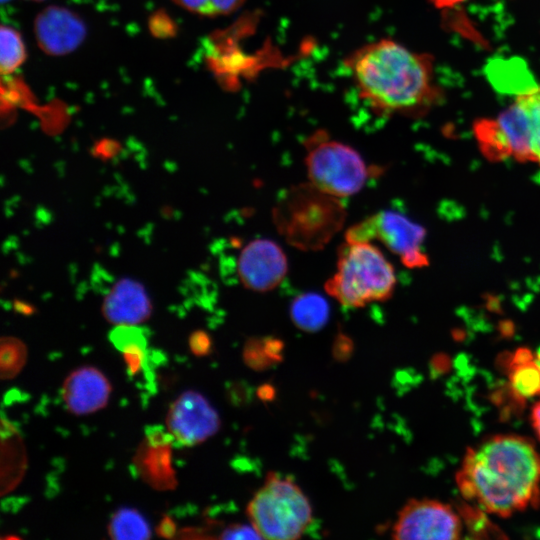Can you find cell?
Instances as JSON below:
<instances>
[{
  "mask_svg": "<svg viewBox=\"0 0 540 540\" xmlns=\"http://www.w3.org/2000/svg\"><path fill=\"white\" fill-rule=\"evenodd\" d=\"M152 311L150 299L142 284L128 278L116 282L104 297L102 312L114 325H137L146 321Z\"/></svg>",
  "mask_w": 540,
  "mask_h": 540,
  "instance_id": "5bb4252c",
  "label": "cell"
},
{
  "mask_svg": "<svg viewBox=\"0 0 540 540\" xmlns=\"http://www.w3.org/2000/svg\"><path fill=\"white\" fill-rule=\"evenodd\" d=\"M32 1H44V0H32Z\"/></svg>",
  "mask_w": 540,
  "mask_h": 540,
  "instance_id": "d6a6232c",
  "label": "cell"
},
{
  "mask_svg": "<svg viewBox=\"0 0 540 540\" xmlns=\"http://www.w3.org/2000/svg\"><path fill=\"white\" fill-rule=\"evenodd\" d=\"M431 1L435 5V7L439 9H443V8H452L467 0H431Z\"/></svg>",
  "mask_w": 540,
  "mask_h": 540,
  "instance_id": "f546056e",
  "label": "cell"
},
{
  "mask_svg": "<svg viewBox=\"0 0 540 540\" xmlns=\"http://www.w3.org/2000/svg\"><path fill=\"white\" fill-rule=\"evenodd\" d=\"M290 316L299 329L316 332L328 321L329 305L326 299L317 293L300 294L291 303Z\"/></svg>",
  "mask_w": 540,
  "mask_h": 540,
  "instance_id": "2e32d148",
  "label": "cell"
},
{
  "mask_svg": "<svg viewBox=\"0 0 540 540\" xmlns=\"http://www.w3.org/2000/svg\"><path fill=\"white\" fill-rule=\"evenodd\" d=\"M157 533L165 538H172L176 533L174 522L169 517H164L157 529Z\"/></svg>",
  "mask_w": 540,
  "mask_h": 540,
  "instance_id": "4316f807",
  "label": "cell"
},
{
  "mask_svg": "<svg viewBox=\"0 0 540 540\" xmlns=\"http://www.w3.org/2000/svg\"><path fill=\"white\" fill-rule=\"evenodd\" d=\"M108 534L114 540H144L151 538V529L136 509L120 508L110 519Z\"/></svg>",
  "mask_w": 540,
  "mask_h": 540,
  "instance_id": "e0dca14e",
  "label": "cell"
},
{
  "mask_svg": "<svg viewBox=\"0 0 540 540\" xmlns=\"http://www.w3.org/2000/svg\"><path fill=\"white\" fill-rule=\"evenodd\" d=\"M304 146L307 174L316 188L337 198L354 195L362 189L369 170L353 147L332 139L321 129L309 135Z\"/></svg>",
  "mask_w": 540,
  "mask_h": 540,
  "instance_id": "8992f818",
  "label": "cell"
},
{
  "mask_svg": "<svg viewBox=\"0 0 540 540\" xmlns=\"http://www.w3.org/2000/svg\"><path fill=\"white\" fill-rule=\"evenodd\" d=\"M27 348L15 337H2L0 341V377L2 380L15 378L25 366Z\"/></svg>",
  "mask_w": 540,
  "mask_h": 540,
  "instance_id": "d6986e66",
  "label": "cell"
},
{
  "mask_svg": "<svg viewBox=\"0 0 540 540\" xmlns=\"http://www.w3.org/2000/svg\"><path fill=\"white\" fill-rule=\"evenodd\" d=\"M249 521L262 538L294 540L310 526L309 499L289 477L269 472L246 509Z\"/></svg>",
  "mask_w": 540,
  "mask_h": 540,
  "instance_id": "277c9868",
  "label": "cell"
},
{
  "mask_svg": "<svg viewBox=\"0 0 540 540\" xmlns=\"http://www.w3.org/2000/svg\"><path fill=\"white\" fill-rule=\"evenodd\" d=\"M530 418L532 427L540 440V400L532 407Z\"/></svg>",
  "mask_w": 540,
  "mask_h": 540,
  "instance_id": "f1b7e54d",
  "label": "cell"
},
{
  "mask_svg": "<svg viewBox=\"0 0 540 540\" xmlns=\"http://www.w3.org/2000/svg\"><path fill=\"white\" fill-rule=\"evenodd\" d=\"M166 429L175 442L192 447L215 435L221 425L217 411L199 392L187 390L170 405Z\"/></svg>",
  "mask_w": 540,
  "mask_h": 540,
  "instance_id": "9c48e42d",
  "label": "cell"
},
{
  "mask_svg": "<svg viewBox=\"0 0 540 540\" xmlns=\"http://www.w3.org/2000/svg\"><path fill=\"white\" fill-rule=\"evenodd\" d=\"M282 350L283 345L279 339L250 340L245 346L244 359L247 365L255 369H263L279 362Z\"/></svg>",
  "mask_w": 540,
  "mask_h": 540,
  "instance_id": "ffe728a7",
  "label": "cell"
},
{
  "mask_svg": "<svg viewBox=\"0 0 540 540\" xmlns=\"http://www.w3.org/2000/svg\"><path fill=\"white\" fill-rule=\"evenodd\" d=\"M359 98L378 116L417 117L442 100L434 59L403 44L381 38L344 58Z\"/></svg>",
  "mask_w": 540,
  "mask_h": 540,
  "instance_id": "6da1fadb",
  "label": "cell"
},
{
  "mask_svg": "<svg viewBox=\"0 0 540 540\" xmlns=\"http://www.w3.org/2000/svg\"><path fill=\"white\" fill-rule=\"evenodd\" d=\"M33 30L39 48L51 56L75 51L87 35V27L81 17L57 5L47 6L37 14Z\"/></svg>",
  "mask_w": 540,
  "mask_h": 540,
  "instance_id": "8fae6325",
  "label": "cell"
},
{
  "mask_svg": "<svg viewBox=\"0 0 540 540\" xmlns=\"http://www.w3.org/2000/svg\"><path fill=\"white\" fill-rule=\"evenodd\" d=\"M191 13L205 17L227 16L240 9L247 0H172Z\"/></svg>",
  "mask_w": 540,
  "mask_h": 540,
  "instance_id": "44dd1931",
  "label": "cell"
},
{
  "mask_svg": "<svg viewBox=\"0 0 540 540\" xmlns=\"http://www.w3.org/2000/svg\"><path fill=\"white\" fill-rule=\"evenodd\" d=\"M237 270L244 287L254 292H268L286 277L288 261L276 242L255 239L241 250Z\"/></svg>",
  "mask_w": 540,
  "mask_h": 540,
  "instance_id": "30bf717a",
  "label": "cell"
},
{
  "mask_svg": "<svg viewBox=\"0 0 540 540\" xmlns=\"http://www.w3.org/2000/svg\"><path fill=\"white\" fill-rule=\"evenodd\" d=\"M510 388L520 399L540 396V365L535 353L528 348H519L508 362Z\"/></svg>",
  "mask_w": 540,
  "mask_h": 540,
  "instance_id": "9a60e30c",
  "label": "cell"
},
{
  "mask_svg": "<svg viewBox=\"0 0 540 540\" xmlns=\"http://www.w3.org/2000/svg\"><path fill=\"white\" fill-rule=\"evenodd\" d=\"M189 347L195 356H207L212 350V341L204 331H195L189 337Z\"/></svg>",
  "mask_w": 540,
  "mask_h": 540,
  "instance_id": "d4e9b609",
  "label": "cell"
},
{
  "mask_svg": "<svg viewBox=\"0 0 540 540\" xmlns=\"http://www.w3.org/2000/svg\"><path fill=\"white\" fill-rule=\"evenodd\" d=\"M396 283L393 265L377 246L370 241H345L325 290L343 306L361 308L390 299Z\"/></svg>",
  "mask_w": 540,
  "mask_h": 540,
  "instance_id": "3957f363",
  "label": "cell"
},
{
  "mask_svg": "<svg viewBox=\"0 0 540 540\" xmlns=\"http://www.w3.org/2000/svg\"><path fill=\"white\" fill-rule=\"evenodd\" d=\"M111 389L109 380L99 369L82 366L65 378L61 396L71 413L87 415L107 405Z\"/></svg>",
  "mask_w": 540,
  "mask_h": 540,
  "instance_id": "4fadbf2b",
  "label": "cell"
},
{
  "mask_svg": "<svg viewBox=\"0 0 540 540\" xmlns=\"http://www.w3.org/2000/svg\"><path fill=\"white\" fill-rule=\"evenodd\" d=\"M271 388H272V387H270V386L262 387V388L259 390V396H260L262 399H264V400L272 399L273 393L270 392V391H272Z\"/></svg>",
  "mask_w": 540,
  "mask_h": 540,
  "instance_id": "4dcf8cb0",
  "label": "cell"
},
{
  "mask_svg": "<svg viewBox=\"0 0 540 540\" xmlns=\"http://www.w3.org/2000/svg\"><path fill=\"white\" fill-rule=\"evenodd\" d=\"M535 357L538 364L540 365V348L535 352Z\"/></svg>",
  "mask_w": 540,
  "mask_h": 540,
  "instance_id": "1f68e13d",
  "label": "cell"
},
{
  "mask_svg": "<svg viewBox=\"0 0 540 540\" xmlns=\"http://www.w3.org/2000/svg\"><path fill=\"white\" fill-rule=\"evenodd\" d=\"M425 228L394 211H381L347 230L346 241H381L408 268H423L429 258L422 249Z\"/></svg>",
  "mask_w": 540,
  "mask_h": 540,
  "instance_id": "52a82bcc",
  "label": "cell"
},
{
  "mask_svg": "<svg viewBox=\"0 0 540 540\" xmlns=\"http://www.w3.org/2000/svg\"><path fill=\"white\" fill-rule=\"evenodd\" d=\"M117 147V144L113 141H103L97 146V152L100 156L111 157L116 153Z\"/></svg>",
  "mask_w": 540,
  "mask_h": 540,
  "instance_id": "83f0119b",
  "label": "cell"
},
{
  "mask_svg": "<svg viewBox=\"0 0 540 540\" xmlns=\"http://www.w3.org/2000/svg\"><path fill=\"white\" fill-rule=\"evenodd\" d=\"M172 435L162 427L152 426L145 430L133 458L137 475L158 491L173 490L177 485L172 467Z\"/></svg>",
  "mask_w": 540,
  "mask_h": 540,
  "instance_id": "7c38bea8",
  "label": "cell"
},
{
  "mask_svg": "<svg viewBox=\"0 0 540 540\" xmlns=\"http://www.w3.org/2000/svg\"><path fill=\"white\" fill-rule=\"evenodd\" d=\"M463 508L459 509V513L470 532L478 534V537H487L489 533H492L494 536L496 535L497 528L489 522L486 516L481 514L484 510L479 507L476 510L471 505H466Z\"/></svg>",
  "mask_w": 540,
  "mask_h": 540,
  "instance_id": "603a6c76",
  "label": "cell"
},
{
  "mask_svg": "<svg viewBox=\"0 0 540 540\" xmlns=\"http://www.w3.org/2000/svg\"><path fill=\"white\" fill-rule=\"evenodd\" d=\"M3 3L6 2L7 0H1Z\"/></svg>",
  "mask_w": 540,
  "mask_h": 540,
  "instance_id": "836d02e7",
  "label": "cell"
},
{
  "mask_svg": "<svg viewBox=\"0 0 540 540\" xmlns=\"http://www.w3.org/2000/svg\"><path fill=\"white\" fill-rule=\"evenodd\" d=\"M456 484L465 500L509 517L540 503V454L525 437H489L467 449Z\"/></svg>",
  "mask_w": 540,
  "mask_h": 540,
  "instance_id": "7a4b0ae2",
  "label": "cell"
},
{
  "mask_svg": "<svg viewBox=\"0 0 540 540\" xmlns=\"http://www.w3.org/2000/svg\"><path fill=\"white\" fill-rule=\"evenodd\" d=\"M220 539H261L260 534L251 525L231 524L225 527L221 532Z\"/></svg>",
  "mask_w": 540,
  "mask_h": 540,
  "instance_id": "cb8c5ba5",
  "label": "cell"
},
{
  "mask_svg": "<svg viewBox=\"0 0 540 540\" xmlns=\"http://www.w3.org/2000/svg\"><path fill=\"white\" fill-rule=\"evenodd\" d=\"M463 520L448 504L433 499H411L392 527L395 539H459Z\"/></svg>",
  "mask_w": 540,
  "mask_h": 540,
  "instance_id": "ba28073f",
  "label": "cell"
},
{
  "mask_svg": "<svg viewBox=\"0 0 540 540\" xmlns=\"http://www.w3.org/2000/svg\"><path fill=\"white\" fill-rule=\"evenodd\" d=\"M153 16L161 23L160 25L159 23L150 21V29L155 36H159V37L168 36L172 32H174L173 25L164 26V24L171 22V20L168 18L167 15H165L164 13H157Z\"/></svg>",
  "mask_w": 540,
  "mask_h": 540,
  "instance_id": "484cf974",
  "label": "cell"
},
{
  "mask_svg": "<svg viewBox=\"0 0 540 540\" xmlns=\"http://www.w3.org/2000/svg\"><path fill=\"white\" fill-rule=\"evenodd\" d=\"M26 60V48L20 33L13 27L0 28V71L2 75L15 72Z\"/></svg>",
  "mask_w": 540,
  "mask_h": 540,
  "instance_id": "ac0fdd59",
  "label": "cell"
},
{
  "mask_svg": "<svg viewBox=\"0 0 540 540\" xmlns=\"http://www.w3.org/2000/svg\"><path fill=\"white\" fill-rule=\"evenodd\" d=\"M279 206L278 221L293 244L319 248L343 222L344 210L337 197L326 194L313 184L296 187Z\"/></svg>",
  "mask_w": 540,
  "mask_h": 540,
  "instance_id": "5b68a950",
  "label": "cell"
},
{
  "mask_svg": "<svg viewBox=\"0 0 540 540\" xmlns=\"http://www.w3.org/2000/svg\"><path fill=\"white\" fill-rule=\"evenodd\" d=\"M112 345L122 354L147 351V337L136 325H116L109 334Z\"/></svg>",
  "mask_w": 540,
  "mask_h": 540,
  "instance_id": "7402d4cb",
  "label": "cell"
}]
</instances>
